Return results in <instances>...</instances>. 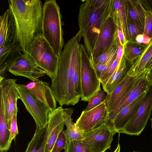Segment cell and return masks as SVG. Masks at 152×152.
<instances>
[{
	"mask_svg": "<svg viewBox=\"0 0 152 152\" xmlns=\"http://www.w3.org/2000/svg\"><path fill=\"white\" fill-rule=\"evenodd\" d=\"M118 27L110 16L99 33L91 53V58H96L109 49L113 44L117 33Z\"/></svg>",
	"mask_w": 152,
	"mask_h": 152,
	"instance_id": "obj_14",
	"label": "cell"
},
{
	"mask_svg": "<svg viewBox=\"0 0 152 152\" xmlns=\"http://www.w3.org/2000/svg\"><path fill=\"white\" fill-rule=\"evenodd\" d=\"M15 87L20 99L34 119L36 127L45 126L48 123L49 114L53 110L23 87L21 84H16Z\"/></svg>",
	"mask_w": 152,
	"mask_h": 152,
	"instance_id": "obj_8",
	"label": "cell"
},
{
	"mask_svg": "<svg viewBox=\"0 0 152 152\" xmlns=\"http://www.w3.org/2000/svg\"><path fill=\"white\" fill-rule=\"evenodd\" d=\"M146 45L135 42H126L124 47V55L126 61L132 64L141 55Z\"/></svg>",
	"mask_w": 152,
	"mask_h": 152,
	"instance_id": "obj_27",
	"label": "cell"
},
{
	"mask_svg": "<svg viewBox=\"0 0 152 152\" xmlns=\"http://www.w3.org/2000/svg\"><path fill=\"white\" fill-rule=\"evenodd\" d=\"M117 33L120 44L124 47L126 42L125 36L122 30L119 27H118Z\"/></svg>",
	"mask_w": 152,
	"mask_h": 152,
	"instance_id": "obj_38",
	"label": "cell"
},
{
	"mask_svg": "<svg viewBox=\"0 0 152 152\" xmlns=\"http://www.w3.org/2000/svg\"><path fill=\"white\" fill-rule=\"evenodd\" d=\"M146 93L122 108L114 119L109 122L116 133H121L125 126L132 118L144 100Z\"/></svg>",
	"mask_w": 152,
	"mask_h": 152,
	"instance_id": "obj_17",
	"label": "cell"
},
{
	"mask_svg": "<svg viewBox=\"0 0 152 152\" xmlns=\"http://www.w3.org/2000/svg\"><path fill=\"white\" fill-rule=\"evenodd\" d=\"M27 53L53 81L56 76L59 56L56 54L42 35L35 39L28 48Z\"/></svg>",
	"mask_w": 152,
	"mask_h": 152,
	"instance_id": "obj_5",
	"label": "cell"
},
{
	"mask_svg": "<svg viewBox=\"0 0 152 152\" xmlns=\"http://www.w3.org/2000/svg\"><path fill=\"white\" fill-rule=\"evenodd\" d=\"M151 86L146 75L144 72L139 75L130 90L119 104L109 113L108 121H112L122 108L147 93Z\"/></svg>",
	"mask_w": 152,
	"mask_h": 152,
	"instance_id": "obj_15",
	"label": "cell"
},
{
	"mask_svg": "<svg viewBox=\"0 0 152 152\" xmlns=\"http://www.w3.org/2000/svg\"><path fill=\"white\" fill-rule=\"evenodd\" d=\"M120 146L119 144H118V145L117 148L114 152H120Z\"/></svg>",
	"mask_w": 152,
	"mask_h": 152,
	"instance_id": "obj_43",
	"label": "cell"
},
{
	"mask_svg": "<svg viewBox=\"0 0 152 152\" xmlns=\"http://www.w3.org/2000/svg\"><path fill=\"white\" fill-rule=\"evenodd\" d=\"M151 126L152 128V118H151Z\"/></svg>",
	"mask_w": 152,
	"mask_h": 152,
	"instance_id": "obj_44",
	"label": "cell"
},
{
	"mask_svg": "<svg viewBox=\"0 0 152 152\" xmlns=\"http://www.w3.org/2000/svg\"><path fill=\"white\" fill-rule=\"evenodd\" d=\"M151 39L149 36L144 34L137 35L135 39V42L140 44L148 45L150 42Z\"/></svg>",
	"mask_w": 152,
	"mask_h": 152,
	"instance_id": "obj_37",
	"label": "cell"
},
{
	"mask_svg": "<svg viewBox=\"0 0 152 152\" xmlns=\"http://www.w3.org/2000/svg\"><path fill=\"white\" fill-rule=\"evenodd\" d=\"M148 9L152 13V0H144Z\"/></svg>",
	"mask_w": 152,
	"mask_h": 152,
	"instance_id": "obj_42",
	"label": "cell"
},
{
	"mask_svg": "<svg viewBox=\"0 0 152 152\" xmlns=\"http://www.w3.org/2000/svg\"><path fill=\"white\" fill-rule=\"evenodd\" d=\"M126 60L123 55L114 72L102 85L103 90L107 94H110L125 78L128 71Z\"/></svg>",
	"mask_w": 152,
	"mask_h": 152,
	"instance_id": "obj_23",
	"label": "cell"
},
{
	"mask_svg": "<svg viewBox=\"0 0 152 152\" xmlns=\"http://www.w3.org/2000/svg\"><path fill=\"white\" fill-rule=\"evenodd\" d=\"M67 141L64 130L59 134L54 145L51 152H60L66 148Z\"/></svg>",
	"mask_w": 152,
	"mask_h": 152,
	"instance_id": "obj_35",
	"label": "cell"
},
{
	"mask_svg": "<svg viewBox=\"0 0 152 152\" xmlns=\"http://www.w3.org/2000/svg\"><path fill=\"white\" fill-rule=\"evenodd\" d=\"M134 152H135V151H134Z\"/></svg>",
	"mask_w": 152,
	"mask_h": 152,
	"instance_id": "obj_45",
	"label": "cell"
},
{
	"mask_svg": "<svg viewBox=\"0 0 152 152\" xmlns=\"http://www.w3.org/2000/svg\"><path fill=\"white\" fill-rule=\"evenodd\" d=\"M145 15V22L143 34L152 39V13L148 8L144 0H142Z\"/></svg>",
	"mask_w": 152,
	"mask_h": 152,
	"instance_id": "obj_31",
	"label": "cell"
},
{
	"mask_svg": "<svg viewBox=\"0 0 152 152\" xmlns=\"http://www.w3.org/2000/svg\"><path fill=\"white\" fill-rule=\"evenodd\" d=\"M105 92L104 90H101L92 97L88 101L87 106L84 110L88 111L90 110L104 101L106 96Z\"/></svg>",
	"mask_w": 152,
	"mask_h": 152,
	"instance_id": "obj_34",
	"label": "cell"
},
{
	"mask_svg": "<svg viewBox=\"0 0 152 152\" xmlns=\"http://www.w3.org/2000/svg\"><path fill=\"white\" fill-rule=\"evenodd\" d=\"M110 16L115 25L122 30L126 42L130 41L125 0H113Z\"/></svg>",
	"mask_w": 152,
	"mask_h": 152,
	"instance_id": "obj_20",
	"label": "cell"
},
{
	"mask_svg": "<svg viewBox=\"0 0 152 152\" xmlns=\"http://www.w3.org/2000/svg\"><path fill=\"white\" fill-rule=\"evenodd\" d=\"M15 33L14 20L8 9L0 16V48L12 42Z\"/></svg>",
	"mask_w": 152,
	"mask_h": 152,
	"instance_id": "obj_21",
	"label": "cell"
},
{
	"mask_svg": "<svg viewBox=\"0 0 152 152\" xmlns=\"http://www.w3.org/2000/svg\"><path fill=\"white\" fill-rule=\"evenodd\" d=\"M9 8L14 18V41L19 44L23 54H27L35 39L42 35L43 5L40 0H9Z\"/></svg>",
	"mask_w": 152,
	"mask_h": 152,
	"instance_id": "obj_2",
	"label": "cell"
},
{
	"mask_svg": "<svg viewBox=\"0 0 152 152\" xmlns=\"http://www.w3.org/2000/svg\"><path fill=\"white\" fill-rule=\"evenodd\" d=\"M16 81V79L0 77V88L3 94L6 121L10 129L13 116L18 111L17 100L20 99L15 87Z\"/></svg>",
	"mask_w": 152,
	"mask_h": 152,
	"instance_id": "obj_12",
	"label": "cell"
},
{
	"mask_svg": "<svg viewBox=\"0 0 152 152\" xmlns=\"http://www.w3.org/2000/svg\"><path fill=\"white\" fill-rule=\"evenodd\" d=\"M115 133L113 128L107 122L82 133L83 138L81 141L92 152H105L110 149Z\"/></svg>",
	"mask_w": 152,
	"mask_h": 152,
	"instance_id": "obj_9",
	"label": "cell"
},
{
	"mask_svg": "<svg viewBox=\"0 0 152 152\" xmlns=\"http://www.w3.org/2000/svg\"><path fill=\"white\" fill-rule=\"evenodd\" d=\"M127 18L130 41L135 42V39L137 35L143 34L144 28L132 20Z\"/></svg>",
	"mask_w": 152,
	"mask_h": 152,
	"instance_id": "obj_33",
	"label": "cell"
},
{
	"mask_svg": "<svg viewBox=\"0 0 152 152\" xmlns=\"http://www.w3.org/2000/svg\"><path fill=\"white\" fill-rule=\"evenodd\" d=\"M152 111V86L134 116L126 125L121 133L130 135H139L146 126Z\"/></svg>",
	"mask_w": 152,
	"mask_h": 152,
	"instance_id": "obj_10",
	"label": "cell"
},
{
	"mask_svg": "<svg viewBox=\"0 0 152 152\" xmlns=\"http://www.w3.org/2000/svg\"><path fill=\"white\" fill-rule=\"evenodd\" d=\"M138 75L131 77L127 74L113 92L110 94H107L105 101L109 113L119 104L130 90Z\"/></svg>",
	"mask_w": 152,
	"mask_h": 152,
	"instance_id": "obj_19",
	"label": "cell"
},
{
	"mask_svg": "<svg viewBox=\"0 0 152 152\" xmlns=\"http://www.w3.org/2000/svg\"><path fill=\"white\" fill-rule=\"evenodd\" d=\"M21 52L20 46L15 41L0 48V77H4L8 68L22 56Z\"/></svg>",
	"mask_w": 152,
	"mask_h": 152,
	"instance_id": "obj_18",
	"label": "cell"
},
{
	"mask_svg": "<svg viewBox=\"0 0 152 152\" xmlns=\"http://www.w3.org/2000/svg\"><path fill=\"white\" fill-rule=\"evenodd\" d=\"M127 18L144 28L145 15L142 0H125Z\"/></svg>",
	"mask_w": 152,
	"mask_h": 152,
	"instance_id": "obj_24",
	"label": "cell"
},
{
	"mask_svg": "<svg viewBox=\"0 0 152 152\" xmlns=\"http://www.w3.org/2000/svg\"><path fill=\"white\" fill-rule=\"evenodd\" d=\"M21 85L52 110L57 108V101L49 83L38 79Z\"/></svg>",
	"mask_w": 152,
	"mask_h": 152,
	"instance_id": "obj_16",
	"label": "cell"
},
{
	"mask_svg": "<svg viewBox=\"0 0 152 152\" xmlns=\"http://www.w3.org/2000/svg\"><path fill=\"white\" fill-rule=\"evenodd\" d=\"M64 125V120L60 122L54 129L46 145L45 152H51L58 136L63 130Z\"/></svg>",
	"mask_w": 152,
	"mask_h": 152,
	"instance_id": "obj_29",
	"label": "cell"
},
{
	"mask_svg": "<svg viewBox=\"0 0 152 152\" xmlns=\"http://www.w3.org/2000/svg\"><path fill=\"white\" fill-rule=\"evenodd\" d=\"M152 69V57L147 64L144 72L146 75Z\"/></svg>",
	"mask_w": 152,
	"mask_h": 152,
	"instance_id": "obj_40",
	"label": "cell"
},
{
	"mask_svg": "<svg viewBox=\"0 0 152 152\" xmlns=\"http://www.w3.org/2000/svg\"><path fill=\"white\" fill-rule=\"evenodd\" d=\"M146 76L147 80L149 82L151 86H152V69L147 74Z\"/></svg>",
	"mask_w": 152,
	"mask_h": 152,
	"instance_id": "obj_41",
	"label": "cell"
},
{
	"mask_svg": "<svg viewBox=\"0 0 152 152\" xmlns=\"http://www.w3.org/2000/svg\"><path fill=\"white\" fill-rule=\"evenodd\" d=\"M124 47L120 45L116 52V56L115 59L120 61L124 55Z\"/></svg>",
	"mask_w": 152,
	"mask_h": 152,
	"instance_id": "obj_39",
	"label": "cell"
},
{
	"mask_svg": "<svg viewBox=\"0 0 152 152\" xmlns=\"http://www.w3.org/2000/svg\"><path fill=\"white\" fill-rule=\"evenodd\" d=\"M74 112L72 108L64 109V120L66 129L64 131L67 142L73 140H81L83 138V134L72 121V115Z\"/></svg>",
	"mask_w": 152,
	"mask_h": 152,
	"instance_id": "obj_26",
	"label": "cell"
},
{
	"mask_svg": "<svg viewBox=\"0 0 152 152\" xmlns=\"http://www.w3.org/2000/svg\"><path fill=\"white\" fill-rule=\"evenodd\" d=\"M7 70L16 76H23L35 81L46 75L45 72L39 67L28 53L22 56L10 66Z\"/></svg>",
	"mask_w": 152,
	"mask_h": 152,
	"instance_id": "obj_13",
	"label": "cell"
},
{
	"mask_svg": "<svg viewBox=\"0 0 152 152\" xmlns=\"http://www.w3.org/2000/svg\"><path fill=\"white\" fill-rule=\"evenodd\" d=\"M63 110L60 106L50 113L48 123L44 127H36L34 136L28 143L25 152H45L51 134L56 125L64 120Z\"/></svg>",
	"mask_w": 152,
	"mask_h": 152,
	"instance_id": "obj_7",
	"label": "cell"
},
{
	"mask_svg": "<svg viewBox=\"0 0 152 152\" xmlns=\"http://www.w3.org/2000/svg\"><path fill=\"white\" fill-rule=\"evenodd\" d=\"M105 100L94 108L83 110L75 123L82 133L87 132L106 123L109 115Z\"/></svg>",
	"mask_w": 152,
	"mask_h": 152,
	"instance_id": "obj_11",
	"label": "cell"
},
{
	"mask_svg": "<svg viewBox=\"0 0 152 152\" xmlns=\"http://www.w3.org/2000/svg\"><path fill=\"white\" fill-rule=\"evenodd\" d=\"M12 140L10 130L7 124L3 92L0 89V151L6 152L11 147Z\"/></svg>",
	"mask_w": 152,
	"mask_h": 152,
	"instance_id": "obj_22",
	"label": "cell"
},
{
	"mask_svg": "<svg viewBox=\"0 0 152 152\" xmlns=\"http://www.w3.org/2000/svg\"><path fill=\"white\" fill-rule=\"evenodd\" d=\"M116 52L117 51L114 53L105 63L103 64L95 65L90 61L91 65L95 70L100 80L104 74L109 69L111 65L115 59Z\"/></svg>",
	"mask_w": 152,
	"mask_h": 152,
	"instance_id": "obj_32",
	"label": "cell"
},
{
	"mask_svg": "<svg viewBox=\"0 0 152 152\" xmlns=\"http://www.w3.org/2000/svg\"><path fill=\"white\" fill-rule=\"evenodd\" d=\"M82 37L79 31L64 45L59 56L56 76L50 87L60 106L74 105L79 101L75 94L73 79L76 62L81 57Z\"/></svg>",
	"mask_w": 152,
	"mask_h": 152,
	"instance_id": "obj_1",
	"label": "cell"
},
{
	"mask_svg": "<svg viewBox=\"0 0 152 152\" xmlns=\"http://www.w3.org/2000/svg\"><path fill=\"white\" fill-rule=\"evenodd\" d=\"M81 79L82 95L81 100L88 102L101 91V81L91 65L89 55L84 45L80 44Z\"/></svg>",
	"mask_w": 152,
	"mask_h": 152,
	"instance_id": "obj_6",
	"label": "cell"
},
{
	"mask_svg": "<svg viewBox=\"0 0 152 152\" xmlns=\"http://www.w3.org/2000/svg\"><path fill=\"white\" fill-rule=\"evenodd\" d=\"M152 57V39L141 55L132 64L128 70L127 75L131 77H135L141 74Z\"/></svg>",
	"mask_w": 152,
	"mask_h": 152,
	"instance_id": "obj_25",
	"label": "cell"
},
{
	"mask_svg": "<svg viewBox=\"0 0 152 152\" xmlns=\"http://www.w3.org/2000/svg\"><path fill=\"white\" fill-rule=\"evenodd\" d=\"M120 45L118 33H117L114 42L112 47L105 52L97 58H90V62L95 65H99L104 63L114 53L117 51Z\"/></svg>",
	"mask_w": 152,
	"mask_h": 152,
	"instance_id": "obj_28",
	"label": "cell"
},
{
	"mask_svg": "<svg viewBox=\"0 0 152 152\" xmlns=\"http://www.w3.org/2000/svg\"><path fill=\"white\" fill-rule=\"evenodd\" d=\"M78 15L79 31L89 56L106 20L110 16L113 0L82 1Z\"/></svg>",
	"mask_w": 152,
	"mask_h": 152,
	"instance_id": "obj_3",
	"label": "cell"
},
{
	"mask_svg": "<svg viewBox=\"0 0 152 152\" xmlns=\"http://www.w3.org/2000/svg\"><path fill=\"white\" fill-rule=\"evenodd\" d=\"M43 4L42 35L59 56L64 44L60 7L55 0H46Z\"/></svg>",
	"mask_w": 152,
	"mask_h": 152,
	"instance_id": "obj_4",
	"label": "cell"
},
{
	"mask_svg": "<svg viewBox=\"0 0 152 152\" xmlns=\"http://www.w3.org/2000/svg\"><path fill=\"white\" fill-rule=\"evenodd\" d=\"M64 152H92L81 140H73L67 142Z\"/></svg>",
	"mask_w": 152,
	"mask_h": 152,
	"instance_id": "obj_30",
	"label": "cell"
},
{
	"mask_svg": "<svg viewBox=\"0 0 152 152\" xmlns=\"http://www.w3.org/2000/svg\"><path fill=\"white\" fill-rule=\"evenodd\" d=\"M17 114H15L13 115L10 126V130L12 140L14 139L18 134L17 124Z\"/></svg>",
	"mask_w": 152,
	"mask_h": 152,
	"instance_id": "obj_36",
	"label": "cell"
}]
</instances>
